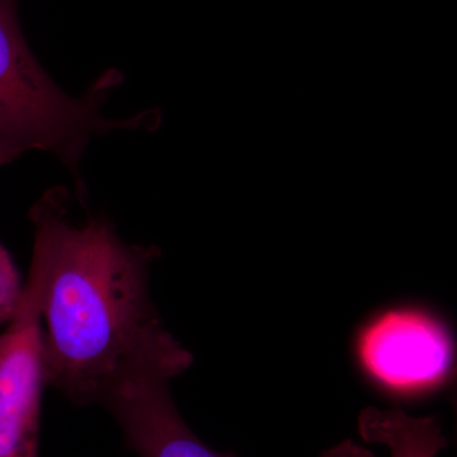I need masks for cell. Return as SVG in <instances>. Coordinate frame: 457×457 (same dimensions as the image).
I'll list each match as a JSON object with an SVG mask.
<instances>
[{
  "label": "cell",
  "mask_w": 457,
  "mask_h": 457,
  "mask_svg": "<svg viewBox=\"0 0 457 457\" xmlns=\"http://www.w3.org/2000/svg\"><path fill=\"white\" fill-rule=\"evenodd\" d=\"M363 369L393 392L414 393L438 385L453 365V342L435 318L416 311H393L362 332Z\"/></svg>",
  "instance_id": "obj_5"
},
{
  "label": "cell",
  "mask_w": 457,
  "mask_h": 457,
  "mask_svg": "<svg viewBox=\"0 0 457 457\" xmlns=\"http://www.w3.org/2000/svg\"><path fill=\"white\" fill-rule=\"evenodd\" d=\"M7 162L4 161V159L0 158V165L5 164Z\"/></svg>",
  "instance_id": "obj_9"
},
{
  "label": "cell",
  "mask_w": 457,
  "mask_h": 457,
  "mask_svg": "<svg viewBox=\"0 0 457 457\" xmlns=\"http://www.w3.org/2000/svg\"><path fill=\"white\" fill-rule=\"evenodd\" d=\"M116 73L106 74L86 97H69L38 64L18 25L14 0H0V158L7 163L29 150L50 152L78 176L92 137L116 129H149L161 122L158 112L129 120L99 113Z\"/></svg>",
  "instance_id": "obj_2"
},
{
  "label": "cell",
  "mask_w": 457,
  "mask_h": 457,
  "mask_svg": "<svg viewBox=\"0 0 457 457\" xmlns=\"http://www.w3.org/2000/svg\"><path fill=\"white\" fill-rule=\"evenodd\" d=\"M66 189L32 207L29 278L37 288L49 386L74 404H101L111 384L137 361L177 339L149 295L155 246L128 245L104 218L71 215Z\"/></svg>",
  "instance_id": "obj_1"
},
{
  "label": "cell",
  "mask_w": 457,
  "mask_h": 457,
  "mask_svg": "<svg viewBox=\"0 0 457 457\" xmlns=\"http://www.w3.org/2000/svg\"><path fill=\"white\" fill-rule=\"evenodd\" d=\"M23 285L16 264L0 245V324L9 323L13 318L22 296Z\"/></svg>",
  "instance_id": "obj_7"
},
{
  "label": "cell",
  "mask_w": 457,
  "mask_h": 457,
  "mask_svg": "<svg viewBox=\"0 0 457 457\" xmlns=\"http://www.w3.org/2000/svg\"><path fill=\"white\" fill-rule=\"evenodd\" d=\"M37 288L27 278L0 335V457H38L42 393L47 386Z\"/></svg>",
  "instance_id": "obj_4"
},
{
  "label": "cell",
  "mask_w": 457,
  "mask_h": 457,
  "mask_svg": "<svg viewBox=\"0 0 457 457\" xmlns=\"http://www.w3.org/2000/svg\"><path fill=\"white\" fill-rule=\"evenodd\" d=\"M194 356L182 345L139 361L120 374L101 404L112 413L139 457H236L204 444L180 416L170 384Z\"/></svg>",
  "instance_id": "obj_3"
},
{
  "label": "cell",
  "mask_w": 457,
  "mask_h": 457,
  "mask_svg": "<svg viewBox=\"0 0 457 457\" xmlns=\"http://www.w3.org/2000/svg\"><path fill=\"white\" fill-rule=\"evenodd\" d=\"M359 432L368 444L386 447L390 457H437L447 447L436 418L413 417L400 408L363 409Z\"/></svg>",
  "instance_id": "obj_6"
},
{
  "label": "cell",
  "mask_w": 457,
  "mask_h": 457,
  "mask_svg": "<svg viewBox=\"0 0 457 457\" xmlns=\"http://www.w3.org/2000/svg\"><path fill=\"white\" fill-rule=\"evenodd\" d=\"M320 457H375V455L356 442L345 440L324 451Z\"/></svg>",
  "instance_id": "obj_8"
}]
</instances>
